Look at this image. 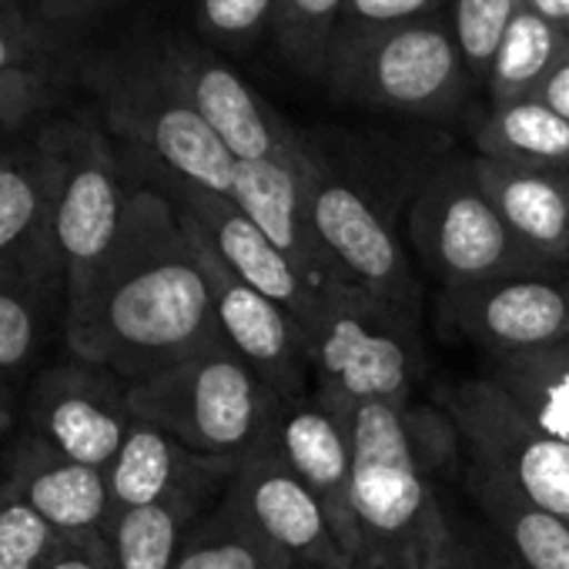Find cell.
<instances>
[{"label": "cell", "mask_w": 569, "mask_h": 569, "mask_svg": "<svg viewBox=\"0 0 569 569\" xmlns=\"http://www.w3.org/2000/svg\"><path fill=\"white\" fill-rule=\"evenodd\" d=\"M64 339L74 359L124 382L158 376L221 342L201 258L171 204L138 181L118 244L68 302Z\"/></svg>", "instance_id": "6da1fadb"}, {"label": "cell", "mask_w": 569, "mask_h": 569, "mask_svg": "<svg viewBox=\"0 0 569 569\" xmlns=\"http://www.w3.org/2000/svg\"><path fill=\"white\" fill-rule=\"evenodd\" d=\"M352 502L362 569H429L452 539L412 406L366 402L352 409Z\"/></svg>", "instance_id": "7a4b0ae2"}, {"label": "cell", "mask_w": 569, "mask_h": 569, "mask_svg": "<svg viewBox=\"0 0 569 569\" xmlns=\"http://www.w3.org/2000/svg\"><path fill=\"white\" fill-rule=\"evenodd\" d=\"M78 81L98 98L101 118L131 154L184 184L231 198L238 161L188 98L134 44L104 54L78 51Z\"/></svg>", "instance_id": "3957f363"}, {"label": "cell", "mask_w": 569, "mask_h": 569, "mask_svg": "<svg viewBox=\"0 0 569 569\" xmlns=\"http://www.w3.org/2000/svg\"><path fill=\"white\" fill-rule=\"evenodd\" d=\"M306 352L312 389L342 412L366 402L412 406L422 372L416 316L346 281H326L306 326Z\"/></svg>", "instance_id": "277c9868"}, {"label": "cell", "mask_w": 569, "mask_h": 569, "mask_svg": "<svg viewBox=\"0 0 569 569\" xmlns=\"http://www.w3.org/2000/svg\"><path fill=\"white\" fill-rule=\"evenodd\" d=\"M128 406L134 419L181 446L238 462L271 436L281 399L221 339L158 376L128 382Z\"/></svg>", "instance_id": "5b68a950"}, {"label": "cell", "mask_w": 569, "mask_h": 569, "mask_svg": "<svg viewBox=\"0 0 569 569\" xmlns=\"http://www.w3.org/2000/svg\"><path fill=\"white\" fill-rule=\"evenodd\" d=\"M326 84L346 104L409 118H449L476 91L442 11L336 51Z\"/></svg>", "instance_id": "8992f818"}, {"label": "cell", "mask_w": 569, "mask_h": 569, "mask_svg": "<svg viewBox=\"0 0 569 569\" xmlns=\"http://www.w3.org/2000/svg\"><path fill=\"white\" fill-rule=\"evenodd\" d=\"M406 228L419 261L442 289L542 268L499 218L476 178L472 158H452L422 181Z\"/></svg>", "instance_id": "52a82bcc"}, {"label": "cell", "mask_w": 569, "mask_h": 569, "mask_svg": "<svg viewBox=\"0 0 569 569\" xmlns=\"http://www.w3.org/2000/svg\"><path fill=\"white\" fill-rule=\"evenodd\" d=\"M442 409L472 469L569 519V439L539 426L489 376L449 386Z\"/></svg>", "instance_id": "ba28073f"}, {"label": "cell", "mask_w": 569, "mask_h": 569, "mask_svg": "<svg viewBox=\"0 0 569 569\" xmlns=\"http://www.w3.org/2000/svg\"><path fill=\"white\" fill-rule=\"evenodd\" d=\"M138 48L188 98V104L221 138L234 161H278L292 168L322 164L312 144L204 44H194L174 31H161L141 38Z\"/></svg>", "instance_id": "9c48e42d"}, {"label": "cell", "mask_w": 569, "mask_h": 569, "mask_svg": "<svg viewBox=\"0 0 569 569\" xmlns=\"http://www.w3.org/2000/svg\"><path fill=\"white\" fill-rule=\"evenodd\" d=\"M44 131L61 154L54 244L64 261L71 302L118 244L134 184H128V164L101 128L88 121H51Z\"/></svg>", "instance_id": "30bf717a"}, {"label": "cell", "mask_w": 569, "mask_h": 569, "mask_svg": "<svg viewBox=\"0 0 569 569\" xmlns=\"http://www.w3.org/2000/svg\"><path fill=\"white\" fill-rule=\"evenodd\" d=\"M439 316L489 362L559 349L569 342V264L442 289Z\"/></svg>", "instance_id": "8fae6325"}, {"label": "cell", "mask_w": 569, "mask_h": 569, "mask_svg": "<svg viewBox=\"0 0 569 569\" xmlns=\"http://www.w3.org/2000/svg\"><path fill=\"white\" fill-rule=\"evenodd\" d=\"M309 214L336 281L419 319L422 292L386 211L352 181L322 168L309 181Z\"/></svg>", "instance_id": "7c38bea8"}, {"label": "cell", "mask_w": 569, "mask_h": 569, "mask_svg": "<svg viewBox=\"0 0 569 569\" xmlns=\"http://www.w3.org/2000/svg\"><path fill=\"white\" fill-rule=\"evenodd\" d=\"M131 422L128 382L81 359L48 369L28 399L31 439L71 462L104 472L121 452Z\"/></svg>", "instance_id": "4fadbf2b"}, {"label": "cell", "mask_w": 569, "mask_h": 569, "mask_svg": "<svg viewBox=\"0 0 569 569\" xmlns=\"http://www.w3.org/2000/svg\"><path fill=\"white\" fill-rule=\"evenodd\" d=\"M224 499L296 566L319 569H359L352 552L336 536L322 502L281 459L268 436L258 449L238 459V469L224 489Z\"/></svg>", "instance_id": "5bb4252c"}, {"label": "cell", "mask_w": 569, "mask_h": 569, "mask_svg": "<svg viewBox=\"0 0 569 569\" xmlns=\"http://www.w3.org/2000/svg\"><path fill=\"white\" fill-rule=\"evenodd\" d=\"M188 231V228H184ZM208 289L221 339L264 379V386L278 399H296L312 389V362L306 352V336L292 312L251 289L231 268H224L191 231H188Z\"/></svg>", "instance_id": "9a60e30c"}, {"label": "cell", "mask_w": 569, "mask_h": 569, "mask_svg": "<svg viewBox=\"0 0 569 569\" xmlns=\"http://www.w3.org/2000/svg\"><path fill=\"white\" fill-rule=\"evenodd\" d=\"M271 439L281 459L322 502L336 536L362 569V539L352 502V416L316 389L281 399Z\"/></svg>", "instance_id": "2e32d148"}, {"label": "cell", "mask_w": 569, "mask_h": 569, "mask_svg": "<svg viewBox=\"0 0 569 569\" xmlns=\"http://www.w3.org/2000/svg\"><path fill=\"white\" fill-rule=\"evenodd\" d=\"M234 469V459L194 452L151 422L134 419L121 452L108 466V486L114 512L178 499L218 506Z\"/></svg>", "instance_id": "e0dca14e"}, {"label": "cell", "mask_w": 569, "mask_h": 569, "mask_svg": "<svg viewBox=\"0 0 569 569\" xmlns=\"http://www.w3.org/2000/svg\"><path fill=\"white\" fill-rule=\"evenodd\" d=\"M319 168H292L278 161H238L234 184H231V201L299 268V274L312 289L336 281L309 214V181Z\"/></svg>", "instance_id": "ac0fdd59"}, {"label": "cell", "mask_w": 569, "mask_h": 569, "mask_svg": "<svg viewBox=\"0 0 569 569\" xmlns=\"http://www.w3.org/2000/svg\"><path fill=\"white\" fill-rule=\"evenodd\" d=\"M68 278L58 244L0 258V382L31 369L51 326H64Z\"/></svg>", "instance_id": "d6986e66"}, {"label": "cell", "mask_w": 569, "mask_h": 569, "mask_svg": "<svg viewBox=\"0 0 569 569\" xmlns=\"http://www.w3.org/2000/svg\"><path fill=\"white\" fill-rule=\"evenodd\" d=\"M4 486L61 536H104L114 519L108 472L71 462L38 439L21 446Z\"/></svg>", "instance_id": "ffe728a7"}, {"label": "cell", "mask_w": 569, "mask_h": 569, "mask_svg": "<svg viewBox=\"0 0 569 569\" xmlns=\"http://www.w3.org/2000/svg\"><path fill=\"white\" fill-rule=\"evenodd\" d=\"M476 178L512 238L542 264H569V171L472 158Z\"/></svg>", "instance_id": "44dd1931"}, {"label": "cell", "mask_w": 569, "mask_h": 569, "mask_svg": "<svg viewBox=\"0 0 569 569\" xmlns=\"http://www.w3.org/2000/svg\"><path fill=\"white\" fill-rule=\"evenodd\" d=\"M61 154L41 128L38 138L0 144V258L54 244V201Z\"/></svg>", "instance_id": "7402d4cb"}, {"label": "cell", "mask_w": 569, "mask_h": 569, "mask_svg": "<svg viewBox=\"0 0 569 569\" xmlns=\"http://www.w3.org/2000/svg\"><path fill=\"white\" fill-rule=\"evenodd\" d=\"M466 489L476 509L512 549L519 569H569V519L529 502L472 466L466 469Z\"/></svg>", "instance_id": "603a6c76"}, {"label": "cell", "mask_w": 569, "mask_h": 569, "mask_svg": "<svg viewBox=\"0 0 569 569\" xmlns=\"http://www.w3.org/2000/svg\"><path fill=\"white\" fill-rule=\"evenodd\" d=\"M476 151L489 161L569 171V121L536 98L499 104L476 128Z\"/></svg>", "instance_id": "cb8c5ba5"}, {"label": "cell", "mask_w": 569, "mask_h": 569, "mask_svg": "<svg viewBox=\"0 0 569 569\" xmlns=\"http://www.w3.org/2000/svg\"><path fill=\"white\" fill-rule=\"evenodd\" d=\"M214 506L178 499L114 512L104 539L118 569H174L188 532Z\"/></svg>", "instance_id": "d4e9b609"}, {"label": "cell", "mask_w": 569, "mask_h": 569, "mask_svg": "<svg viewBox=\"0 0 569 569\" xmlns=\"http://www.w3.org/2000/svg\"><path fill=\"white\" fill-rule=\"evenodd\" d=\"M566 34L569 31H562L539 8H532L529 0H522L512 24H509V34L496 54L489 84H486L489 108L532 98L536 88L542 84L546 71L552 68Z\"/></svg>", "instance_id": "484cf974"}, {"label": "cell", "mask_w": 569, "mask_h": 569, "mask_svg": "<svg viewBox=\"0 0 569 569\" xmlns=\"http://www.w3.org/2000/svg\"><path fill=\"white\" fill-rule=\"evenodd\" d=\"M174 569H299L271 539H264L224 496L188 532Z\"/></svg>", "instance_id": "4316f807"}, {"label": "cell", "mask_w": 569, "mask_h": 569, "mask_svg": "<svg viewBox=\"0 0 569 569\" xmlns=\"http://www.w3.org/2000/svg\"><path fill=\"white\" fill-rule=\"evenodd\" d=\"M489 379L499 382L539 426L569 439V342L546 352L496 359Z\"/></svg>", "instance_id": "83f0119b"}, {"label": "cell", "mask_w": 569, "mask_h": 569, "mask_svg": "<svg viewBox=\"0 0 569 569\" xmlns=\"http://www.w3.org/2000/svg\"><path fill=\"white\" fill-rule=\"evenodd\" d=\"M349 0H278L271 38L292 71L326 81Z\"/></svg>", "instance_id": "f1b7e54d"}, {"label": "cell", "mask_w": 569, "mask_h": 569, "mask_svg": "<svg viewBox=\"0 0 569 569\" xmlns=\"http://www.w3.org/2000/svg\"><path fill=\"white\" fill-rule=\"evenodd\" d=\"M519 4L522 0H452L449 24L476 91H486L496 54L509 34Z\"/></svg>", "instance_id": "f546056e"}, {"label": "cell", "mask_w": 569, "mask_h": 569, "mask_svg": "<svg viewBox=\"0 0 569 569\" xmlns=\"http://www.w3.org/2000/svg\"><path fill=\"white\" fill-rule=\"evenodd\" d=\"M78 54H68L24 8L0 0V81L28 71H74Z\"/></svg>", "instance_id": "4dcf8cb0"}, {"label": "cell", "mask_w": 569, "mask_h": 569, "mask_svg": "<svg viewBox=\"0 0 569 569\" xmlns=\"http://www.w3.org/2000/svg\"><path fill=\"white\" fill-rule=\"evenodd\" d=\"M64 539L0 482V569H41Z\"/></svg>", "instance_id": "1f68e13d"}, {"label": "cell", "mask_w": 569, "mask_h": 569, "mask_svg": "<svg viewBox=\"0 0 569 569\" xmlns=\"http://www.w3.org/2000/svg\"><path fill=\"white\" fill-rule=\"evenodd\" d=\"M198 28L228 51H248L271 28L278 0H194Z\"/></svg>", "instance_id": "d6a6232c"}, {"label": "cell", "mask_w": 569, "mask_h": 569, "mask_svg": "<svg viewBox=\"0 0 569 569\" xmlns=\"http://www.w3.org/2000/svg\"><path fill=\"white\" fill-rule=\"evenodd\" d=\"M74 71H28L0 81V134L18 131L38 114H48L64 98Z\"/></svg>", "instance_id": "836d02e7"}, {"label": "cell", "mask_w": 569, "mask_h": 569, "mask_svg": "<svg viewBox=\"0 0 569 569\" xmlns=\"http://www.w3.org/2000/svg\"><path fill=\"white\" fill-rule=\"evenodd\" d=\"M439 11H442V0H349L342 24H339L336 51L352 48L356 41L372 38L379 31L432 18Z\"/></svg>", "instance_id": "e575fe53"}, {"label": "cell", "mask_w": 569, "mask_h": 569, "mask_svg": "<svg viewBox=\"0 0 569 569\" xmlns=\"http://www.w3.org/2000/svg\"><path fill=\"white\" fill-rule=\"evenodd\" d=\"M118 0H41L38 24L68 51L78 54V38Z\"/></svg>", "instance_id": "d590c367"}, {"label": "cell", "mask_w": 569, "mask_h": 569, "mask_svg": "<svg viewBox=\"0 0 569 569\" xmlns=\"http://www.w3.org/2000/svg\"><path fill=\"white\" fill-rule=\"evenodd\" d=\"M41 569H118L104 536H68Z\"/></svg>", "instance_id": "8d00e7d4"}, {"label": "cell", "mask_w": 569, "mask_h": 569, "mask_svg": "<svg viewBox=\"0 0 569 569\" xmlns=\"http://www.w3.org/2000/svg\"><path fill=\"white\" fill-rule=\"evenodd\" d=\"M532 98L542 101L546 108H552L559 118L569 121V34H566V41H562L552 68L546 71V78H542V84L536 88Z\"/></svg>", "instance_id": "74e56055"}, {"label": "cell", "mask_w": 569, "mask_h": 569, "mask_svg": "<svg viewBox=\"0 0 569 569\" xmlns=\"http://www.w3.org/2000/svg\"><path fill=\"white\" fill-rule=\"evenodd\" d=\"M429 569H516V566L496 559L492 552H486L452 532V539L446 542V549L436 556V562Z\"/></svg>", "instance_id": "f35d334b"}, {"label": "cell", "mask_w": 569, "mask_h": 569, "mask_svg": "<svg viewBox=\"0 0 569 569\" xmlns=\"http://www.w3.org/2000/svg\"><path fill=\"white\" fill-rule=\"evenodd\" d=\"M14 422V412H11V389L8 382H0V436H4Z\"/></svg>", "instance_id": "ab89813d"}, {"label": "cell", "mask_w": 569, "mask_h": 569, "mask_svg": "<svg viewBox=\"0 0 569 569\" xmlns=\"http://www.w3.org/2000/svg\"><path fill=\"white\" fill-rule=\"evenodd\" d=\"M11 4H18V8H24L31 18H38V8H41V0H11Z\"/></svg>", "instance_id": "60d3db41"}, {"label": "cell", "mask_w": 569, "mask_h": 569, "mask_svg": "<svg viewBox=\"0 0 569 569\" xmlns=\"http://www.w3.org/2000/svg\"><path fill=\"white\" fill-rule=\"evenodd\" d=\"M299 569H319V566H299Z\"/></svg>", "instance_id": "b9f144b4"}]
</instances>
